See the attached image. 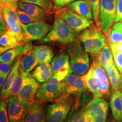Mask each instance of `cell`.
<instances>
[{
    "mask_svg": "<svg viewBox=\"0 0 122 122\" xmlns=\"http://www.w3.org/2000/svg\"><path fill=\"white\" fill-rule=\"evenodd\" d=\"M74 101L71 94H62L47 106L46 122H65Z\"/></svg>",
    "mask_w": 122,
    "mask_h": 122,
    "instance_id": "cell-3",
    "label": "cell"
},
{
    "mask_svg": "<svg viewBox=\"0 0 122 122\" xmlns=\"http://www.w3.org/2000/svg\"><path fill=\"white\" fill-rule=\"evenodd\" d=\"M24 122H46L43 101H35L28 110Z\"/></svg>",
    "mask_w": 122,
    "mask_h": 122,
    "instance_id": "cell-16",
    "label": "cell"
},
{
    "mask_svg": "<svg viewBox=\"0 0 122 122\" xmlns=\"http://www.w3.org/2000/svg\"><path fill=\"white\" fill-rule=\"evenodd\" d=\"M109 77L110 83L112 89L115 90L122 89V75L117 68L114 61L104 68Z\"/></svg>",
    "mask_w": 122,
    "mask_h": 122,
    "instance_id": "cell-21",
    "label": "cell"
},
{
    "mask_svg": "<svg viewBox=\"0 0 122 122\" xmlns=\"http://www.w3.org/2000/svg\"><path fill=\"white\" fill-rule=\"evenodd\" d=\"M33 48L34 46L32 42H28L23 45L10 49L0 56V62H9L17 59L18 57L27 54Z\"/></svg>",
    "mask_w": 122,
    "mask_h": 122,
    "instance_id": "cell-17",
    "label": "cell"
},
{
    "mask_svg": "<svg viewBox=\"0 0 122 122\" xmlns=\"http://www.w3.org/2000/svg\"><path fill=\"white\" fill-rule=\"evenodd\" d=\"M81 76L82 78L85 81L87 89L92 94L94 98H102V97H103L100 88H99L98 85L96 83L95 78H94L93 75V73L92 70L91 68H89L87 72Z\"/></svg>",
    "mask_w": 122,
    "mask_h": 122,
    "instance_id": "cell-25",
    "label": "cell"
},
{
    "mask_svg": "<svg viewBox=\"0 0 122 122\" xmlns=\"http://www.w3.org/2000/svg\"><path fill=\"white\" fill-rule=\"evenodd\" d=\"M1 8H2V6H1V2H0V9Z\"/></svg>",
    "mask_w": 122,
    "mask_h": 122,
    "instance_id": "cell-47",
    "label": "cell"
},
{
    "mask_svg": "<svg viewBox=\"0 0 122 122\" xmlns=\"http://www.w3.org/2000/svg\"><path fill=\"white\" fill-rule=\"evenodd\" d=\"M21 57H18L15 61L14 65L11 71L9 73L7 76L6 80L5 82L4 86L1 91V95L2 100H7L9 99V91L16 77L18 75L20 72V65Z\"/></svg>",
    "mask_w": 122,
    "mask_h": 122,
    "instance_id": "cell-19",
    "label": "cell"
},
{
    "mask_svg": "<svg viewBox=\"0 0 122 122\" xmlns=\"http://www.w3.org/2000/svg\"><path fill=\"white\" fill-rule=\"evenodd\" d=\"M90 4L93 15V19L98 27L99 17H100V0H86Z\"/></svg>",
    "mask_w": 122,
    "mask_h": 122,
    "instance_id": "cell-34",
    "label": "cell"
},
{
    "mask_svg": "<svg viewBox=\"0 0 122 122\" xmlns=\"http://www.w3.org/2000/svg\"><path fill=\"white\" fill-rule=\"evenodd\" d=\"M111 122H118V121H117V120H116L115 119H112V120H111Z\"/></svg>",
    "mask_w": 122,
    "mask_h": 122,
    "instance_id": "cell-46",
    "label": "cell"
},
{
    "mask_svg": "<svg viewBox=\"0 0 122 122\" xmlns=\"http://www.w3.org/2000/svg\"><path fill=\"white\" fill-rule=\"evenodd\" d=\"M3 15L5 22L6 23L7 28L10 29L14 33L19 40L25 42L24 41V35L22 25L14 18L9 16L7 14L3 13Z\"/></svg>",
    "mask_w": 122,
    "mask_h": 122,
    "instance_id": "cell-28",
    "label": "cell"
},
{
    "mask_svg": "<svg viewBox=\"0 0 122 122\" xmlns=\"http://www.w3.org/2000/svg\"><path fill=\"white\" fill-rule=\"evenodd\" d=\"M117 0H100L98 27L105 33L115 22Z\"/></svg>",
    "mask_w": 122,
    "mask_h": 122,
    "instance_id": "cell-7",
    "label": "cell"
},
{
    "mask_svg": "<svg viewBox=\"0 0 122 122\" xmlns=\"http://www.w3.org/2000/svg\"><path fill=\"white\" fill-rule=\"evenodd\" d=\"M110 105L114 118L118 122L122 121V92L111 89Z\"/></svg>",
    "mask_w": 122,
    "mask_h": 122,
    "instance_id": "cell-18",
    "label": "cell"
},
{
    "mask_svg": "<svg viewBox=\"0 0 122 122\" xmlns=\"http://www.w3.org/2000/svg\"><path fill=\"white\" fill-rule=\"evenodd\" d=\"M20 72L23 75V83L17 97L21 101L30 106L35 102L40 85L30 72H23L21 70Z\"/></svg>",
    "mask_w": 122,
    "mask_h": 122,
    "instance_id": "cell-6",
    "label": "cell"
},
{
    "mask_svg": "<svg viewBox=\"0 0 122 122\" xmlns=\"http://www.w3.org/2000/svg\"><path fill=\"white\" fill-rule=\"evenodd\" d=\"M21 2L36 5L41 7L48 14H51L56 11L54 4L51 0H21Z\"/></svg>",
    "mask_w": 122,
    "mask_h": 122,
    "instance_id": "cell-31",
    "label": "cell"
},
{
    "mask_svg": "<svg viewBox=\"0 0 122 122\" xmlns=\"http://www.w3.org/2000/svg\"><path fill=\"white\" fill-rule=\"evenodd\" d=\"M17 12L19 20L20 22L22 23V24H28L30 23L35 22V21L39 20H37L33 18L32 16L29 15L26 12H25L22 10H20L19 9H18Z\"/></svg>",
    "mask_w": 122,
    "mask_h": 122,
    "instance_id": "cell-36",
    "label": "cell"
},
{
    "mask_svg": "<svg viewBox=\"0 0 122 122\" xmlns=\"http://www.w3.org/2000/svg\"><path fill=\"white\" fill-rule=\"evenodd\" d=\"M33 50L38 62L40 64L50 63L54 57V53L51 48L46 45L36 46Z\"/></svg>",
    "mask_w": 122,
    "mask_h": 122,
    "instance_id": "cell-24",
    "label": "cell"
},
{
    "mask_svg": "<svg viewBox=\"0 0 122 122\" xmlns=\"http://www.w3.org/2000/svg\"><path fill=\"white\" fill-rule=\"evenodd\" d=\"M39 64L33 49L21 58L20 70L23 72H30Z\"/></svg>",
    "mask_w": 122,
    "mask_h": 122,
    "instance_id": "cell-26",
    "label": "cell"
},
{
    "mask_svg": "<svg viewBox=\"0 0 122 122\" xmlns=\"http://www.w3.org/2000/svg\"><path fill=\"white\" fill-rule=\"evenodd\" d=\"M2 100V98H1V93H0V101Z\"/></svg>",
    "mask_w": 122,
    "mask_h": 122,
    "instance_id": "cell-48",
    "label": "cell"
},
{
    "mask_svg": "<svg viewBox=\"0 0 122 122\" xmlns=\"http://www.w3.org/2000/svg\"><path fill=\"white\" fill-rule=\"evenodd\" d=\"M66 122H94L85 109V105L81 104L80 98L76 97L68 114Z\"/></svg>",
    "mask_w": 122,
    "mask_h": 122,
    "instance_id": "cell-15",
    "label": "cell"
},
{
    "mask_svg": "<svg viewBox=\"0 0 122 122\" xmlns=\"http://www.w3.org/2000/svg\"><path fill=\"white\" fill-rule=\"evenodd\" d=\"M10 49L11 48H9V47H4L0 45V56L5 52V51H6L7 50Z\"/></svg>",
    "mask_w": 122,
    "mask_h": 122,
    "instance_id": "cell-45",
    "label": "cell"
},
{
    "mask_svg": "<svg viewBox=\"0 0 122 122\" xmlns=\"http://www.w3.org/2000/svg\"><path fill=\"white\" fill-rule=\"evenodd\" d=\"M85 109L94 122H106L109 105L101 98H93L87 105Z\"/></svg>",
    "mask_w": 122,
    "mask_h": 122,
    "instance_id": "cell-12",
    "label": "cell"
},
{
    "mask_svg": "<svg viewBox=\"0 0 122 122\" xmlns=\"http://www.w3.org/2000/svg\"><path fill=\"white\" fill-rule=\"evenodd\" d=\"M27 43L20 41L10 29L7 28L3 34L0 36V45L4 47L13 48Z\"/></svg>",
    "mask_w": 122,
    "mask_h": 122,
    "instance_id": "cell-27",
    "label": "cell"
},
{
    "mask_svg": "<svg viewBox=\"0 0 122 122\" xmlns=\"http://www.w3.org/2000/svg\"><path fill=\"white\" fill-rule=\"evenodd\" d=\"M62 94L61 81L54 75L49 80L40 85L36 98L43 101H54Z\"/></svg>",
    "mask_w": 122,
    "mask_h": 122,
    "instance_id": "cell-8",
    "label": "cell"
},
{
    "mask_svg": "<svg viewBox=\"0 0 122 122\" xmlns=\"http://www.w3.org/2000/svg\"><path fill=\"white\" fill-rule=\"evenodd\" d=\"M8 100L0 101V122H10L7 113Z\"/></svg>",
    "mask_w": 122,
    "mask_h": 122,
    "instance_id": "cell-35",
    "label": "cell"
},
{
    "mask_svg": "<svg viewBox=\"0 0 122 122\" xmlns=\"http://www.w3.org/2000/svg\"><path fill=\"white\" fill-rule=\"evenodd\" d=\"M51 65L54 75L61 81L71 73L69 56L65 53H62L55 57L51 61Z\"/></svg>",
    "mask_w": 122,
    "mask_h": 122,
    "instance_id": "cell-14",
    "label": "cell"
},
{
    "mask_svg": "<svg viewBox=\"0 0 122 122\" xmlns=\"http://www.w3.org/2000/svg\"><path fill=\"white\" fill-rule=\"evenodd\" d=\"M61 84L63 94L74 95L76 97H80L87 89L82 76L72 73L61 81Z\"/></svg>",
    "mask_w": 122,
    "mask_h": 122,
    "instance_id": "cell-10",
    "label": "cell"
},
{
    "mask_svg": "<svg viewBox=\"0 0 122 122\" xmlns=\"http://www.w3.org/2000/svg\"><path fill=\"white\" fill-rule=\"evenodd\" d=\"M24 41L25 42L43 39L52 29V26L42 20L28 24H22Z\"/></svg>",
    "mask_w": 122,
    "mask_h": 122,
    "instance_id": "cell-9",
    "label": "cell"
},
{
    "mask_svg": "<svg viewBox=\"0 0 122 122\" xmlns=\"http://www.w3.org/2000/svg\"><path fill=\"white\" fill-rule=\"evenodd\" d=\"M79 40L85 51L94 58L98 57L101 50L108 44L102 31L93 24L82 32Z\"/></svg>",
    "mask_w": 122,
    "mask_h": 122,
    "instance_id": "cell-1",
    "label": "cell"
},
{
    "mask_svg": "<svg viewBox=\"0 0 122 122\" xmlns=\"http://www.w3.org/2000/svg\"><path fill=\"white\" fill-rule=\"evenodd\" d=\"M21 0H0L2 8L18 9V3Z\"/></svg>",
    "mask_w": 122,
    "mask_h": 122,
    "instance_id": "cell-38",
    "label": "cell"
},
{
    "mask_svg": "<svg viewBox=\"0 0 122 122\" xmlns=\"http://www.w3.org/2000/svg\"></svg>",
    "mask_w": 122,
    "mask_h": 122,
    "instance_id": "cell-53",
    "label": "cell"
},
{
    "mask_svg": "<svg viewBox=\"0 0 122 122\" xmlns=\"http://www.w3.org/2000/svg\"><path fill=\"white\" fill-rule=\"evenodd\" d=\"M19 9V8H18ZM18 9H15V8H4L2 9L3 13H6L8 14L9 16L14 18L15 20L17 21L19 23L22 25V23L20 22L19 17H18V12L17 10Z\"/></svg>",
    "mask_w": 122,
    "mask_h": 122,
    "instance_id": "cell-39",
    "label": "cell"
},
{
    "mask_svg": "<svg viewBox=\"0 0 122 122\" xmlns=\"http://www.w3.org/2000/svg\"><path fill=\"white\" fill-rule=\"evenodd\" d=\"M18 8L28 13L33 18L37 20H41L48 14L44 9L36 5L29 3L19 2Z\"/></svg>",
    "mask_w": 122,
    "mask_h": 122,
    "instance_id": "cell-23",
    "label": "cell"
},
{
    "mask_svg": "<svg viewBox=\"0 0 122 122\" xmlns=\"http://www.w3.org/2000/svg\"></svg>",
    "mask_w": 122,
    "mask_h": 122,
    "instance_id": "cell-52",
    "label": "cell"
},
{
    "mask_svg": "<svg viewBox=\"0 0 122 122\" xmlns=\"http://www.w3.org/2000/svg\"></svg>",
    "mask_w": 122,
    "mask_h": 122,
    "instance_id": "cell-51",
    "label": "cell"
},
{
    "mask_svg": "<svg viewBox=\"0 0 122 122\" xmlns=\"http://www.w3.org/2000/svg\"><path fill=\"white\" fill-rule=\"evenodd\" d=\"M67 7L86 19L89 20L93 19L92 7L86 0H77L68 5Z\"/></svg>",
    "mask_w": 122,
    "mask_h": 122,
    "instance_id": "cell-20",
    "label": "cell"
},
{
    "mask_svg": "<svg viewBox=\"0 0 122 122\" xmlns=\"http://www.w3.org/2000/svg\"><path fill=\"white\" fill-rule=\"evenodd\" d=\"M121 91H122V90H121Z\"/></svg>",
    "mask_w": 122,
    "mask_h": 122,
    "instance_id": "cell-50",
    "label": "cell"
},
{
    "mask_svg": "<svg viewBox=\"0 0 122 122\" xmlns=\"http://www.w3.org/2000/svg\"><path fill=\"white\" fill-rule=\"evenodd\" d=\"M108 45L112 52L115 64L122 75V42Z\"/></svg>",
    "mask_w": 122,
    "mask_h": 122,
    "instance_id": "cell-29",
    "label": "cell"
},
{
    "mask_svg": "<svg viewBox=\"0 0 122 122\" xmlns=\"http://www.w3.org/2000/svg\"><path fill=\"white\" fill-rule=\"evenodd\" d=\"M77 33L63 19L56 17L52 29L42 39V40L46 42H60L69 45L76 40Z\"/></svg>",
    "mask_w": 122,
    "mask_h": 122,
    "instance_id": "cell-4",
    "label": "cell"
},
{
    "mask_svg": "<svg viewBox=\"0 0 122 122\" xmlns=\"http://www.w3.org/2000/svg\"><path fill=\"white\" fill-rule=\"evenodd\" d=\"M112 28L114 30H117V31L122 33V19L120 20L119 22L116 23L112 26Z\"/></svg>",
    "mask_w": 122,
    "mask_h": 122,
    "instance_id": "cell-43",
    "label": "cell"
},
{
    "mask_svg": "<svg viewBox=\"0 0 122 122\" xmlns=\"http://www.w3.org/2000/svg\"><path fill=\"white\" fill-rule=\"evenodd\" d=\"M105 35L107 40L108 44L122 42V33L114 30L112 27H111Z\"/></svg>",
    "mask_w": 122,
    "mask_h": 122,
    "instance_id": "cell-32",
    "label": "cell"
},
{
    "mask_svg": "<svg viewBox=\"0 0 122 122\" xmlns=\"http://www.w3.org/2000/svg\"><path fill=\"white\" fill-rule=\"evenodd\" d=\"M90 68L92 70L102 97L107 98L110 96V85L106 70L100 65L97 58H94L93 61Z\"/></svg>",
    "mask_w": 122,
    "mask_h": 122,
    "instance_id": "cell-13",
    "label": "cell"
},
{
    "mask_svg": "<svg viewBox=\"0 0 122 122\" xmlns=\"http://www.w3.org/2000/svg\"><path fill=\"white\" fill-rule=\"evenodd\" d=\"M7 29V26L3 15L2 9H0V36L4 33Z\"/></svg>",
    "mask_w": 122,
    "mask_h": 122,
    "instance_id": "cell-41",
    "label": "cell"
},
{
    "mask_svg": "<svg viewBox=\"0 0 122 122\" xmlns=\"http://www.w3.org/2000/svg\"><path fill=\"white\" fill-rule=\"evenodd\" d=\"M16 59L9 62H0V75L4 74H9L11 71Z\"/></svg>",
    "mask_w": 122,
    "mask_h": 122,
    "instance_id": "cell-37",
    "label": "cell"
},
{
    "mask_svg": "<svg viewBox=\"0 0 122 122\" xmlns=\"http://www.w3.org/2000/svg\"><path fill=\"white\" fill-rule=\"evenodd\" d=\"M32 75L38 82L45 83L54 75V73L50 63H43L38 66Z\"/></svg>",
    "mask_w": 122,
    "mask_h": 122,
    "instance_id": "cell-22",
    "label": "cell"
},
{
    "mask_svg": "<svg viewBox=\"0 0 122 122\" xmlns=\"http://www.w3.org/2000/svg\"><path fill=\"white\" fill-rule=\"evenodd\" d=\"M9 74H4L0 75V91L2 90V88L4 86V84L6 80L7 76Z\"/></svg>",
    "mask_w": 122,
    "mask_h": 122,
    "instance_id": "cell-44",
    "label": "cell"
},
{
    "mask_svg": "<svg viewBox=\"0 0 122 122\" xmlns=\"http://www.w3.org/2000/svg\"><path fill=\"white\" fill-rule=\"evenodd\" d=\"M67 53L71 73L83 75L89 69V57L78 40L69 44Z\"/></svg>",
    "mask_w": 122,
    "mask_h": 122,
    "instance_id": "cell-2",
    "label": "cell"
},
{
    "mask_svg": "<svg viewBox=\"0 0 122 122\" xmlns=\"http://www.w3.org/2000/svg\"><path fill=\"white\" fill-rule=\"evenodd\" d=\"M30 106L21 101L17 96H10L7 103L10 122H24Z\"/></svg>",
    "mask_w": 122,
    "mask_h": 122,
    "instance_id": "cell-11",
    "label": "cell"
},
{
    "mask_svg": "<svg viewBox=\"0 0 122 122\" xmlns=\"http://www.w3.org/2000/svg\"><path fill=\"white\" fill-rule=\"evenodd\" d=\"M122 19V0H117V13L115 22H119Z\"/></svg>",
    "mask_w": 122,
    "mask_h": 122,
    "instance_id": "cell-42",
    "label": "cell"
},
{
    "mask_svg": "<svg viewBox=\"0 0 122 122\" xmlns=\"http://www.w3.org/2000/svg\"><path fill=\"white\" fill-rule=\"evenodd\" d=\"M113 56L108 44L100 51L97 58L98 62L103 68L114 62Z\"/></svg>",
    "mask_w": 122,
    "mask_h": 122,
    "instance_id": "cell-30",
    "label": "cell"
},
{
    "mask_svg": "<svg viewBox=\"0 0 122 122\" xmlns=\"http://www.w3.org/2000/svg\"><path fill=\"white\" fill-rule=\"evenodd\" d=\"M51 1H54V0H51Z\"/></svg>",
    "mask_w": 122,
    "mask_h": 122,
    "instance_id": "cell-49",
    "label": "cell"
},
{
    "mask_svg": "<svg viewBox=\"0 0 122 122\" xmlns=\"http://www.w3.org/2000/svg\"><path fill=\"white\" fill-rule=\"evenodd\" d=\"M56 17L63 19L76 33L83 31L93 24V22L92 20L87 19L80 16L67 7L56 9Z\"/></svg>",
    "mask_w": 122,
    "mask_h": 122,
    "instance_id": "cell-5",
    "label": "cell"
},
{
    "mask_svg": "<svg viewBox=\"0 0 122 122\" xmlns=\"http://www.w3.org/2000/svg\"><path fill=\"white\" fill-rule=\"evenodd\" d=\"M77 0H54V5L56 9L62 8L66 7V6H68L71 3Z\"/></svg>",
    "mask_w": 122,
    "mask_h": 122,
    "instance_id": "cell-40",
    "label": "cell"
},
{
    "mask_svg": "<svg viewBox=\"0 0 122 122\" xmlns=\"http://www.w3.org/2000/svg\"><path fill=\"white\" fill-rule=\"evenodd\" d=\"M23 83V75L20 72L18 75L16 76V78L14 81L13 84H12L10 91H9V96H18L20 89L22 87Z\"/></svg>",
    "mask_w": 122,
    "mask_h": 122,
    "instance_id": "cell-33",
    "label": "cell"
}]
</instances>
